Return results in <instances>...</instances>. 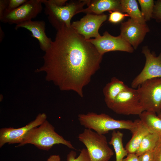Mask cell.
Wrapping results in <instances>:
<instances>
[{"label": "cell", "mask_w": 161, "mask_h": 161, "mask_svg": "<svg viewBox=\"0 0 161 161\" xmlns=\"http://www.w3.org/2000/svg\"><path fill=\"white\" fill-rule=\"evenodd\" d=\"M43 58L37 72H44L47 80L60 90L72 91L83 97V89L100 68L103 55L71 27L57 31Z\"/></svg>", "instance_id": "obj_1"}, {"label": "cell", "mask_w": 161, "mask_h": 161, "mask_svg": "<svg viewBox=\"0 0 161 161\" xmlns=\"http://www.w3.org/2000/svg\"><path fill=\"white\" fill-rule=\"evenodd\" d=\"M27 144L34 145L39 149L48 151L55 144H61L75 149L71 143L65 140L55 131L54 127L47 120L38 126L30 130L22 142L16 147Z\"/></svg>", "instance_id": "obj_2"}, {"label": "cell", "mask_w": 161, "mask_h": 161, "mask_svg": "<svg viewBox=\"0 0 161 161\" xmlns=\"http://www.w3.org/2000/svg\"><path fill=\"white\" fill-rule=\"evenodd\" d=\"M80 124L85 129H90L102 135L107 134L111 131L125 129L131 132L136 126L137 120H116L104 113L97 114L89 112L78 116Z\"/></svg>", "instance_id": "obj_3"}, {"label": "cell", "mask_w": 161, "mask_h": 161, "mask_svg": "<svg viewBox=\"0 0 161 161\" xmlns=\"http://www.w3.org/2000/svg\"><path fill=\"white\" fill-rule=\"evenodd\" d=\"M89 0L70 1L63 5H58L50 0H43L45 13L52 25L58 31L64 26H71V20L76 14L80 13Z\"/></svg>", "instance_id": "obj_4"}, {"label": "cell", "mask_w": 161, "mask_h": 161, "mask_svg": "<svg viewBox=\"0 0 161 161\" xmlns=\"http://www.w3.org/2000/svg\"><path fill=\"white\" fill-rule=\"evenodd\" d=\"M78 138L86 146L90 161H109L114 154L104 135L85 129Z\"/></svg>", "instance_id": "obj_5"}, {"label": "cell", "mask_w": 161, "mask_h": 161, "mask_svg": "<svg viewBox=\"0 0 161 161\" xmlns=\"http://www.w3.org/2000/svg\"><path fill=\"white\" fill-rule=\"evenodd\" d=\"M137 89L144 111L159 114L161 112V77L145 81Z\"/></svg>", "instance_id": "obj_6"}, {"label": "cell", "mask_w": 161, "mask_h": 161, "mask_svg": "<svg viewBox=\"0 0 161 161\" xmlns=\"http://www.w3.org/2000/svg\"><path fill=\"white\" fill-rule=\"evenodd\" d=\"M116 113L124 115H139L144 111L139 100L137 89L128 87L108 106Z\"/></svg>", "instance_id": "obj_7"}, {"label": "cell", "mask_w": 161, "mask_h": 161, "mask_svg": "<svg viewBox=\"0 0 161 161\" xmlns=\"http://www.w3.org/2000/svg\"><path fill=\"white\" fill-rule=\"evenodd\" d=\"M43 2V0H27L18 8L4 14L0 21L16 25L32 20L41 12Z\"/></svg>", "instance_id": "obj_8"}, {"label": "cell", "mask_w": 161, "mask_h": 161, "mask_svg": "<svg viewBox=\"0 0 161 161\" xmlns=\"http://www.w3.org/2000/svg\"><path fill=\"white\" fill-rule=\"evenodd\" d=\"M45 113H40L33 120L21 128H4L0 129V148L6 143L9 144H20L23 141L26 135L32 129L38 126L46 120Z\"/></svg>", "instance_id": "obj_9"}, {"label": "cell", "mask_w": 161, "mask_h": 161, "mask_svg": "<svg viewBox=\"0 0 161 161\" xmlns=\"http://www.w3.org/2000/svg\"><path fill=\"white\" fill-rule=\"evenodd\" d=\"M142 52L145 57V63L141 72L132 82L131 86L134 89L147 80L161 77V52L157 56L147 47H145Z\"/></svg>", "instance_id": "obj_10"}, {"label": "cell", "mask_w": 161, "mask_h": 161, "mask_svg": "<svg viewBox=\"0 0 161 161\" xmlns=\"http://www.w3.org/2000/svg\"><path fill=\"white\" fill-rule=\"evenodd\" d=\"M107 18V16L104 14H88L80 20L73 22L71 27L86 40L92 37L95 38L100 35L99 29Z\"/></svg>", "instance_id": "obj_11"}, {"label": "cell", "mask_w": 161, "mask_h": 161, "mask_svg": "<svg viewBox=\"0 0 161 161\" xmlns=\"http://www.w3.org/2000/svg\"><path fill=\"white\" fill-rule=\"evenodd\" d=\"M95 47L101 55L112 51H119L131 53L134 49L120 35L114 36L106 31L102 36L100 35L94 39L87 40Z\"/></svg>", "instance_id": "obj_12"}, {"label": "cell", "mask_w": 161, "mask_h": 161, "mask_svg": "<svg viewBox=\"0 0 161 161\" xmlns=\"http://www.w3.org/2000/svg\"><path fill=\"white\" fill-rule=\"evenodd\" d=\"M149 31L146 24L139 23L131 18L122 23L120 35L124 40L136 49Z\"/></svg>", "instance_id": "obj_13"}, {"label": "cell", "mask_w": 161, "mask_h": 161, "mask_svg": "<svg viewBox=\"0 0 161 161\" xmlns=\"http://www.w3.org/2000/svg\"><path fill=\"white\" fill-rule=\"evenodd\" d=\"M45 22L43 21L30 20L16 25L15 29L17 30L20 28H23L30 31L31 36L38 41L41 49L45 52L52 41L45 33Z\"/></svg>", "instance_id": "obj_14"}, {"label": "cell", "mask_w": 161, "mask_h": 161, "mask_svg": "<svg viewBox=\"0 0 161 161\" xmlns=\"http://www.w3.org/2000/svg\"><path fill=\"white\" fill-rule=\"evenodd\" d=\"M87 7L80 12L95 15H100L106 11H118L122 13L120 0H89Z\"/></svg>", "instance_id": "obj_15"}, {"label": "cell", "mask_w": 161, "mask_h": 161, "mask_svg": "<svg viewBox=\"0 0 161 161\" xmlns=\"http://www.w3.org/2000/svg\"><path fill=\"white\" fill-rule=\"evenodd\" d=\"M137 124L131 132L132 136L125 148L128 153H135L144 137L150 132L146 126L140 119H137Z\"/></svg>", "instance_id": "obj_16"}, {"label": "cell", "mask_w": 161, "mask_h": 161, "mask_svg": "<svg viewBox=\"0 0 161 161\" xmlns=\"http://www.w3.org/2000/svg\"><path fill=\"white\" fill-rule=\"evenodd\" d=\"M128 86L116 77L112 78L103 89L104 100L107 106L110 105L117 96Z\"/></svg>", "instance_id": "obj_17"}, {"label": "cell", "mask_w": 161, "mask_h": 161, "mask_svg": "<svg viewBox=\"0 0 161 161\" xmlns=\"http://www.w3.org/2000/svg\"><path fill=\"white\" fill-rule=\"evenodd\" d=\"M139 116L140 119L146 126L150 133L161 137V118L156 113L144 111Z\"/></svg>", "instance_id": "obj_18"}, {"label": "cell", "mask_w": 161, "mask_h": 161, "mask_svg": "<svg viewBox=\"0 0 161 161\" xmlns=\"http://www.w3.org/2000/svg\"><path fill=\"white\" fill-rule=\"evenodd\" d=\"M120 1L122 13H127L131 18L139 23L146 24L136 0H121Z\"/></svg>", "instance_id": "obj_19"}, {"label": "cell", "mask_w": 161, "mask_h": 161, "mask_svg": "<svg viewBox=\"0 0 161 161\" xmlns=\"http://www.w3.org/2000/svg\"><path fill=\"white\" fill-rule=\"evenodd\" d=\"M111 135V140L108 143L113 147L115 154L116 161H123L124 158L128 154L123 145V134L119 131L114 130Z\"/></svg>", "instance_id": "obj_20"}, {"label": "cell", "mask_w": 161, "mask_h": 161, "mask_svg": "<svg viewBox=\"0 0 161 161\" xmlns=\"http://www.w3.org/2000/svg\"><path fill=\"white\" fill-rule=\"evenodd\" d=\"M159 139L156 134L150 133L143 139L135 154L139 156L145 152L154 149Z\"/></svg>", "instance_id": "obj_21"}, {"label": "cell", "mask_w": 161, "mask_h": 161, "mask_svg": "<svg viewBox=\"0 0 161 161\" xmlns=\"http://www.w3.org/2000/svg\"><path fill=\"white\" fill-rule=\"evenodd\" d=\"M141 7V12L145 21L152 17L154 4L153 0H138Z\"/></svg>", "instance_id": "obj_22"}, {"label": "cell", "mask_w": 161, "mask_h": 161, "mask_svg": "<svg viewBox=\"0 0 161 161\" xmlns=\"http://www.w3.org/2000/svg\"><path fill=\"white\" fill-rule=\"evenodd\" d=\"M75 151L72 150L67 156L66 161H90L89 156L86 148H83L77 157Z\"/></svg>", "instance_id": "obj_23"}, {"label": "cell", "mask_w": 161, "mask_h": 161, "mask_svg": "<svg viewBox=\"0 0 161 161\" xmlns=\"http://www.w3.org/2000/svg\"><path fill=\"white\" fill-rule=\"evenodd\" d=\"M127 16H129L127 14H124L119 11H114L111 12L109 14L108 20L111 23L117 24L120 22Z\"/></svg>", "instance_id": "obj_24"}, {"label": "cell", "mask_w": 161, "mask_h": 161, "mask_svg": "<svg viewBox=\"0 0 161 161\" xmlns=\"http://www.w3.org/2000/svg\"><path fill=\"white\" fill-rule=\"evenodd\" d=\"M27 0H9L8 4L4 15L9 13L18 8L25 3Z\"/></svg>", "instance_id": "obj_25"}, {"label": "cell", "mask_w": 161, "mask_h": 161, "mask_svg": "<svg viewBox=\"0 0 161 161\" xmlns=\"http://www.w3.org/2000/svg\"><path fill=\"white\" fill-rule=\"evenodd\" d=\"M161 21V0H157L154 4L152 17Z\"/></svg>", "instance_id": "obj_26"}, {"label": "cell", "mask_w": 161, "mask_h": 161, "mask_svg": "<svg viewBox=\"0 0 161 161\" xmlns=\"http://www.w3.org/2000/svg\"><path fill=\"white\" fill-rule=\"evenodd\" d=\"M153 161H161V137L154 149Z\"/></svg>", "instance_id": "obj_27"}, {"label": "cell", "mask_w": 161, "mask_h": 161, "mask_svg": "<svg viewBox=\"0 0 161 161\" xmlns=\"http://www.w3.org/2000/svg\"><path fill=\"white\" fill-rule=\"evenodd\" d=\"M154 149L145 152L139 156V161H153Z\"/></svg>", "instance_id": "obj_28"}, {"label": "cell", "mask_w": 161, "mask_h": 161, "mask_svg": "<svg viewBox=\"0 0 161 161\" xmlns=\"http://www.w3.org/2000/svg\"><path fill=\"white\" fill-rule=\"evenodd\" d=\"M9 0H0V20L2 18L7 7Z\"/></svg>", "instance_id": "obj_29"}, {"label": "cell", "mask_w": 161, "mask_h": 161, "mask_svg": "<svg viewBox=\"0 0 161 161\" xmlns=\"http://www.w3.org/2000/svg\"><path fill=\"white\" fill-rule=\"evenodd\" d=\"M123 161H139L138 156L135 153H129Z\"/></svg>", "instance_id": "obj_30"}, {"label": "cell", "mask_w": 161, "mask_h": 161, "mask_svg": "<svg viewBox=\"0 0 161 161\" xmlns=\"http://www.w3.org/2000/svg\"><path fill=\"white\" fill-rule=\"evenodd\" d=\"M47 161H61V159L59 155L54 154L50 156Z\"/></svg>", "instance_id": "obj_31"}, {"label": "cell", "mask_w": 161, "mask_h": 161, "mask_svg": "<svg viewBox=\"0 0 161 161\" xmlns=\"http://www.w3.org/2000/svg\"><path fill=\"white\" fill-rule=\"evenodd\" d=\"M157 116H158V117L161 118V112L159 114H158V115Z\"/></svg>", "instance_id": "obj_32"}]
</instances>
